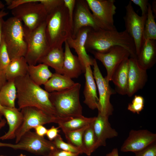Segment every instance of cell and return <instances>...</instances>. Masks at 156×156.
<instances>
[{
	"label": "cell",
	"mask_w": 156,
	"mask_h": 156,
	"mask_svg": "<svg viewBox=\"0 0 156 156\" xmlns=\"http://www.w3.org/2000/svg\"><path fill=\"white\" fill-rule=\"evenodd\" d=\"M91 29L89 27L83 28L79 31L75 38L70 36L66 40L70 48L75 50L85 71L86 66H93V63L94 59L88 54L85 47L88 34Z\"/></svg>",
	"instance_id": "obj_17"
},
{
	"label": "cell",
	"mask_w": 156,
	"mask_h": 156,
	"mask_svg": "<svg viewBox=\"0 0 156 156\" xmlns=\"http://www.w3.org/2000/svg\"><path fill=\"white\" fill-rule=\"evenodd\" d=\"M91 52L95 59L100 61L105 68L107 75L105 78L109 82L111 81L112 75L118 66L124 61L131 56L128 50L119 46L113 47L105 53Z\"/></svg>",
	"instance_id": "obj_12"
},
{
	"label": "cell",
	"mask_w": 156,
	"mask_h": 156,
	"mask_svg": "<svg viewBox=\"0 0 156 156\" xmlns=\"http://www.w3.org/2000/svg\"><path fill=\"white\" fill-rule=\"evenodd\" d=\"M152 7H151V9L153 12L154 13L155 16L156 15V1L154 0L152 2Z\"/></svg>",
	"instance_id": "obj_46"
},
{
	"label": "cell",
	"mask_w": 156,
	"mask_h": 156,
	"mask_svg": "<svg viewBox=\"0 0 156 156\" xmlns=\"http://www.w3.org/2000/svg\"><path fill=\"white\" fill-rule=\"evenodd\" d=\"M2 115L0 113V121L2 119Z\"/></svg>",
	"instance_id": "obj_52"
},
{
	"label": "cell",
	"mask_w": 156,
	"mask_h": 156,
	"mask_svg": "<svg viewBox=\"0 0 156 156\" xmlns=\"http://www.w3.org/2000/svg\"><path fill=\"white\" fill-rule=\"evenodd\" d=\"M21 111L23 115V120L16 132L15 143L19 141L26 132L39 125L53 122L58 124L62 121L61 118L49 115L34 107H25Z\"/></svg>",
	"instance_id": "obj_9"
},
{
	"label": "cell",
	"mask_w": 156,
	"mask_h": 156,
	"mask_svg": "<svg viewBox=\"0 0 156 156\" xmlns=\"http://www.w3.org/2000/svg\"><path fill=\"white\" fill-rule=\"evenodd\" d=\"M106 156H119L118 149L117 148H114L111 152L107 154Z\"/></svg>",
	"instance_id": "obj_44"
},
{
	"label": "cell",
	"mask_w": 156,
	"mask_h": 156,
	"mask_svg": "<svg viewBox=\"0 0 156 156\" xmlns=\"http://www.w3.org/2000/svg\"><path fill=\"white\" fill-rule=\"evenodd\" d=\"M129 59L124 61L118 66L111 78L115 86L116 92L121 95H126L127 92Z\"/></svg>",
	"instance_id": "obj_23"
},
{
	"label": "cell",
	"mask_w": 156,
	"mask_h": 156,
	"mask_svg": "<svg viewBox=\"0 0 156 156\" xmlns=\"http://www.w3.org/2000/svg\"><path fill=\"white\" fill-rule=\"evenodd\" d=\"M94 122L86 129L83 136L82 142L84 153L89 156L97 149L96 139L93 127Z\"/></svg>",
	"instance_id": "obj_30"
},
{
	"label": "cell",
	"mask_w": 156,
	"mask_h": 156,
	"mask_svg": "<svg viewBox=\"0 0 156 156\" xmlns=\"http://www.w3.org/2000/svg\"></svg>",
	"instance_id": "obj_53"
},
{
	"label": "cell",
	"mask_w": 156,
	"mask_h": 156,
	"mask_svg": "<svg viewBox=\"0 0 156 156\" xmlns=\"http://www.w3.org/2000/svg\"><path fill=\"white\" fill-rule=\"evenodd\" d=\"M148 80L146 70L139 65L136 58L129 59L128 87L127 95L131 97L142 89Z\"/></svg>",
	"instance_id": "obj_16"
},
{
	"label": "cell",
	"mask_w": 156,
	"mask_h": 156,
	"mask_svg": "<svg viewBox=\"0 0 156 156\" xmlns=\"http://www.w3.org/2000/svg\"><path fill=\"white\" fill-rule=\"evenodd\" d=\"M52 141L55 148L57 149L79 154L83 153L77 148L68 143L64 142L59 134Z\"/></svg>",
	"instance_id": "obj_33"
},
{
	"label": "cell",
	"mask_w": 156,
	"mask_h": 156,
	"mask_svg": "<svg viewBox=\"0 0 156 156\" xmlns=\"http://www.w3.org/2000/svg\"><path fill=\"white\" fill-rule=\"evenodd\" d=\"M76 6L71 36L73 38H75L79 31L84 27H89L94 30H108L91 13L86 1H77Z\"/></svg>",
	"instance_id": "obj_14"
},
{
	"label": "cell",
	"mask_w": 156,
	"mask_h": 156,
	"mask_svg": "<svg viewBox=\"0 0 156 156\" xmlns=\"http://www.w3.org/2000/svg\"><path fill=\"white\" fill-rule=\"evenodd\" d=\"M81 85L76 83L72 87L49 93V98L58 118L64 121L82 115V107L79 99Z\"/></svg>",
	"instance_id": "obj_5"
},
{
	"label": "cell",
	"mask_w": 156,
	"mask_h": 156,
	"mask_svg": "<svg viewBox=\"0 0 156 156\" xmlns=\"http://www.w3.org/2000/svg\"><path fill=\"white\" fill-rule=\"evenodd\" d=\"M89 125L79 129L64 133L68 143L79 149L83 153H84L82 142L83 134Z\"/></svg>",
	"instance_id": "obj_32"
},
{
	"label": "cell",
	"mask_w": 156,
	"mask_h": 156,
	"mask_svg": "<svg viewBox=\"0 0 156 156\" xmlns=\"http://www.w3.org/2000/svg\"><path fill=\"white\" fill-rule=\"evenodd\" d=\"M144 100L142 96L135 95L131 103L128 104L127 109L133 113L140 114L144 107Z\"/></svg>",
	"instance_id": "obj_35"
},
{
	"label": "cell",
	"mask_w": 156,
	"mask_h": 156,
	"mask_svg": "<svg viewBox=\"0 0 156 156\" xmlns=\"http://www.w3.org/2000/svg\"><path fill=\"white\" fill-rule=\"evenodd\" d=\"M144 40H156V24L151 9V5L149 3L148 5L147 18L144 27Z\"/></svg>",
	"instance_id": "obj_31"
},
{
	"label": "cell",
	"mask_w": 156,
	"mask_h": 156,
	"mask_svg": "<svg viewBox=\"0 0 156 156\" xmlns=\"http://www.w3.org/2000/svg\"><path fill=\"white\" fill-rule=\"evenodd\" d=\"M76 2V1L75 0H64V4L68 10L70 23L72 29L73 22V11Z\"/></svg>",
	"instance_id": "obj_38"
},
{
	"label": "cell",
	"mask_w": 156,
	"mask_h": 156,
	"mask_svg": "<svg viewBox=\"0 0 156 156\" xmlns=\"http://www.w3.org/2000/svg\"><path fill=\"white\" fill-rule=\"evenodd\" d=\"M23 26L27 45L25 57L28 65H36L50 48L46 34L45 21L33 30Z\"/></svg>",
	"instance_id": "obj_7"
},
{
	"label": "cell",
	"mask_w": 156,
	"mask_h": 156,
	"mask_svg": "<svg viewBox=\"0 0 156 156\" xmlns=\"http://www.w3.org/2000/svg\"><path fill=\"white\" fill-rule=\"evenodd\" d=\"M64 43V58L62 74L71 79L78 78L82 73H84L85 71L77 56L72 53L66 40Z\"/></svg>",
	"instance_id": "obj_20"
},
{
	"label": "cell",
	"mask_w": 156,
	"mask_h": 156,
	"mask_svg": "<svg viewBox=\"0 0 156 156\" xmlns=\"http://www.w3.org/2000/svg\"><path fill=\"white\" fill-rule=\"evenodd\" d=\"M135 153V156H156V142Z\"/></svg>",
	"instance_id": "obj_37"
},
{
	"label": "cell",
	"mask_w": 156,
	"mask_h": 156,
	"mask_svg": "<svg viewBox=\"0 0 156 156\" xmlns=\"http://www.w3.org/2000/svg\"><path fill=\"white\" fill-rule=\"evenodd\" d=\"M10 62L6 44L2 34L0 45V71L4 73L5 70Z\"/></svg>",
	"instance_id": "obj_34"
},
{
	"label": "cell",
	"mask_w": 156,
	"mask_h": 156,
	"mask_svg": "<svg viewBox=\"0 0 156 156\" xmlns=\"http://www.w3.org/2000/svg\"><path fill=\"white\" fill-rule=\"evenodd\" d=\"M125 8L126 13L123 17L125 30L134 41L137 56L144 41V29L147 15H138L134 10L131 1L125 6Z\"/></svg>",
	"instance_id": "obj_10"
},
{
	"label": "cell",
	"mask_w": 156,
	"mask_h": 156,
	"mask_svg": "<svg viewBox=\"0 0 156 156\" xmlns=\"http://www.w3.org/2000/svg\"><path fill=\"white\" fill-rule=\"evenodd\" d=\"M7 81L4 73L0 71V90Z\"/></svg>",
	"instance_id": "obj_43"
},
{
	"label": "cell",
	"mask_w": 156,
	"mask_h": 156,
	"mask_svg": "<svg viewBox=\"0 0 156 156\" xmlns=\"http://www.w3.org/2000/svg\"><path fill=\"white\" fill-rule=\"evenodd\" d=\"M28 65L24 57L11 60L4 71L7 81L14 80L17 78L25 76L28 73Z\"/></svg>",
	"instance_id": "obj_25"
},
{
	"label": "cell",
	"mask_w": 156,
	"mask_h": 156,
	"mask_svg": "<svg viewBox=\"0 0 156 156\" xmlns=\"http://www.w3.org/2000/svg\"><path fill=\"white\" fill-rule=\"evenodd\" d=\"M94 132L96 139V148L106 145L107 139L117 136L118 133L113 128L109 120V117L98 113L93 125Z\"/></svg>",
	"instance_id": "obj_18"
},
{
	"label": "cell",
	"mask_w": 156,
	"mask_h": 156,
	"mask_svg": "<svg viewBox=\"0 0 156 156\" xmlns=\"http://www.w3.org/2000/svg\"><path fill=\"white\" fill-rule=\"evenodd\" d=\"M28 74L31 80L39 86L44 85L53 74L49 66L42 63L38 65H28Z\"/></svg>",
	"instance_id": "obj_27"
},
{
	"label": "cell",
	"mask_w": 156,
	"mask_h": 156,
	"mask_svg": "<svg viewBox=\"0 0 156 156\" xmlns=\"http://www.w3.org/2000/svg\"><path fill=\"white\" fill-rule=\"evenodd\" d=\"M6 122V120L4 119H2L0 121V131L2 128L5 126Z\"/></svg>",
	"instance_id": "obj_48"
},
{
	"label": "cell",
	"mask_w": 156,
	"mask_h": 156,
	"mask_svg": "<svg viewBox=\"0 0 156 156\" xmlns=\"http://www.w3.org/2000/svg\"><path fill=\"white\" fill-rule=\"evenodd\" d=\"M96 117L88 118L83 115L73 118L57 124L63 133L77 130L89 125L94 121Z\"/></svg>",
	"instance_id": "obj_29"
},
{
	"label": "cell",
	"mask_w": 156,
	"mask_h": 156,
	"mask_svg": "<svg viewBox=\"0 0 156 156\" xmlns=\"http://www.w3.org/2000/svg\"><path fill=\"white\" fill-rule=\"evenodd\" d=\"M136 60L140 66L147 70L152 68L156 62V41L145 39Z\"/></svg>",
	"instance_id": "obj_22"
},
{
	"label": "cell",
	"mask_w": 156,
	"mask_h": 156,
	"mask_svg": "<svg viewBox=\"0 0 156 156\" xmlns=\"http://www.w3.org/2000/svg\"><path fill=\"white\" fill-rule=\"evenodd\" d=\"M17 90L14 80L7 81L0 90V103L3 107H15Z\"/></svg>",
	"instance_id": "obj_28"
},
{
	"label": "cell",
	"mask_w": 156,
	"mask_h": 156,
	"mask_svg": "<svg viewBox=\"0 0 156 156\" xmlns=\"http://www.w3.org/2000/svg\"><path fill=\"white\" fill-rule=\"evenodd\" d=\"M85 82L83 91L84 103L92 110L97 109L99 97L97 86L91 66H86L85 71Z\"/></svg>",
	"instance_id": "obj_21"
},
{
	"label": "cell",
	"mask_w": 156,
	"mask_h": 156,
	"mask_svg": "<svg viewBox=\"0 0 156 156\" xmlns=\"http://www.w3.org/2000/svg\"><path fill=\"white\" fill-rule=\"evenodd\" d=\"M60 128L52 126L50 128L47 129L46 135L50 141H53L59 135L60 131Z\"/></svg>",
	"instance_id": "obj_41"
},
{
	"label": "cell",
	"mask_w": 156,
	"mask_h": 156,
	"mask_svg": "<svg viewBox=\"0 0 156 156\" xmlns=\"http://www.w3.org/2000/svg\"><path fill=\"white\" fill-rule=\"evenodd\" d=\"M64 58L62 47L50 48L38 63L50 66L55 70V73L62 74Z\"/></svg>",
	"instance_id": "obj_24"
},
{
	"label": "cell",
	"mask_w": 156,
	"mask_h": 156,
	"mask_svg": "<svg viewBox=\"0 0 156 156\" xmlns=\"http://www.w3.org/2000/svg\"><path fill=\"white\" fill-rule=\"evenodd\" d=\"M93 76L99 94L97 108L98 113L109 117L112 114L114 110L113 106L110 101V97L116 92L110 86L109 82L103 77L95 59H93Z\"/></svg>",
	"instance_id": "obj_11"
},
{
	"label": "cell",
	"mask_w": 156,
	"mask_h": 156,
	"mask_svg": "<svg viewBox=\"0 0 156 156\" xmlns=\"http://www.w3.org/2000/svg\"><path fill=\"white\" fill-rule=\"evenodd\" d=\"M13 16L20 20L27 29L33 30L45 21L47 14L39 0H6Z\"/></svg>",
	"instance_id": "obj_4"
},
{
	"label": "cell",
	"mask_w": 156,
	"mask_h": 156,
	"mask_svg": "<svg viewBox=\"0 0 156 156\" xmlns=\"http://www.w3.org/2000/svg\"><path fill=\"white\" fill-rule=\"evenodd\" d=\"M72 79L62 74L55 73L44 85L49 93L60 91L70 88L75 83Z\"/></svg>",
	"instance_id": "obj_26"
},
{
	"label": "cell",
	"mask_w": 156,
	"mask_h": 156,
	"mask_svg": "<svg viewBox=\"0 0 156 156\" xmlns=\"http://www.w3.org/2000/svg\"><path fill=\"white\" fill-rule=\"evenodd\" d=\"M44 6L47 14L64 3V0H39Z\"/></svg>",
	"instance_id": "obj_36"
},
{
	"label": "cell",
	"mask_w": 156,
	"mask_h": 156,
	"mask_svg": "<svg viewBox=\"0 0 156 156\" xmlns=\"http://www.w3.org/2000/svg\"><path fill=\"white\" fill-rule=\"evenodd\" d=\"M35 132L38 136L44 137L46 135L47 129L43 125H39L34 128Z\"/></svg>",
	"instance_id": "obj_42"
},
{
	"label": "cell",
	"mask_w": 156,
	"mask_h": 156,
	"mask_svg": "<svg viewBox=\"0 0 156 156\" xmlns=\"http://www.w3.org/2000/svg\"><path fill=\"white\" fill-rule=\"evenodd\" d=\"M14 83L20 110L26 107H34L49 115L57 117L49 98V93L34 82L28 73L16 78Z\"/></svg>",
	"instance_id": "obj_1"
},
{
	"label": "cell",
	"mask_w": 156,
	"mask_h": 156,
	"mask_svg": "<svg viewBox=\"0 0 156 156\" xmlns=\"http://www.w3.org/2000/svg\"><path fill=\"white\" fill-rule=\"evenodd\" d=\"M0 147L24 150L36 155L43 156H48L56 148L52 141L45 139L44 137L40 136L31 130L24 133L17 143L12 144L0 142Z\"/></svg>",
	"instance_id": "obj_8"
},
{
	"label": "cell",
	"mask_w": 156,
	"mask_h": 156,
	"mask_svg": "<svg viewBox=\"0 0 156 156\" xmlns=\"http://www.w3.org/2000/svg\"><path fill=\"white\" fill-rule=\"evenodd\" d=\"M4 108V107L2 106L0 103V113L1 114L2 111Z\"/></svg>",
	"instance_id": "obj_50"
},
{
	"label": "cell",
	"mask_w": 156,
	"mask_h": 156,
	"mask_svg": "<svg viewBox=\"0 0 156 156\" xmlns=\"http://www.w3.org/2000/svg\"><path fill=\"white\" fill-rule=\"evenodd\" d=\"M78 153H71L55 148L51 151L48 156H78Z\"/></svg>",
	"instance_id": "obj_40"
},
{
	"label": "cell",
	"mask_w": 156,
	"mask_h": 156,
	"mask_svg": "<svg viewBox=\"0 0 156 156\" xmlns=\"http://www.w3.org/2000/svg\"><path fill=\"white\" fill-rule=\"evenodd\" d=\"M131 2L139 6L142 11V16L147 15L149 3L148 0H131Z\"/></svg>",
	"instance_id": "obj_39"
},
{
	"label": "cell",
	"mask_w": 156,
	"mask_h": 156,
	"mask_svg": "<svg viewBox=\"0 0 156 156\" xmlns=\"http://www.w3.org/2000/svg\"><path fill=\"white\" fill-rule=\"evenodd\" d=\"M5 7L4 4L1 1H0V10H2L4 9Z\"/></svg>",
	"instance_id": "obj_49"
},
{
	"label": "cell",
	"mask_w": 156,
	"mask_h": 156,
	"mask_svg": "<svg viewBox=\"0 0 156 156\" xmlns=\"http://www.w3.org/2000/svg\"><path fill=\"white\" fill-rule=\"evenodd\" d=\"M119 46L130 52L131 57L136 58L135 45L132 38L125 30L92 29L89 32L85 44L86 49L100 53L107 52L112 47Z\"/></svg>",
	"instance_id": "obj_2"
},
{
	"label": "cell",
	"mask_w": 156,
	"mask_h": 156,
	"mask_svg": "<svg viewBox=\"0 0 156 156\" xmlns=\"http://www.w3.org/2000/svg\"><path fill=\"white\" fill-rule=\"evenodd\" d=\"M8 13L5 12L4 9L1 10L0 11V18H3L7 15Z\"/></svg>",
	"instance_id": "obj_47"
},
{
	"label": "cell",
	"mask_w": 156,
	"mask_h": 156,
	"mask_svg": "<svg viewBox=\"0 0 156 156\" xmlns=\"http://www.w3.org/2000/svg\"><path fill=\"white\" fill-rule=\"evenodd\" d=\"M89 9L96 18L108 30L116 29L114 16L116 7L114 0H86Z\"/></svg>",
	"instance_id": "obj_13"
},
{
	"label": "cell",
	"mask_w": 156,
	"mask_h": 156,
	"mask_svg": "<svg viewBox=\"0 0 156 156\" xmlns=\"http://www.w3.org/2000/svg\"><path fill=\"white\" fill-rule=\"evenodd\" d=\"M4 20L3 18H0V45L1 43L2 37V26Z\"/></svg>",
	"instance_id": "obj_45"
},
{
	"label": "cell",
	"mask_w": 156,
	"mask_h": 156,
	"mask_svg": "<svg viewBox=\"0 0 156 156\" xmlns=\"http://www.w3.org/2000/svg\"><path fill=\"white\" fill-rule=\"evenodd\" d=\"M156 134L147 129L131 130L121 146L123 152H132L134 153L156 142Z\"/></svg>",
	"instance_id": "obj_15"
},
{
	"label": "cell",
	"mask_w": 156,
	"mask_h": 156,
	"mask_svg": "<svg viewBox=\"0 0 156 156\" xmlns=\"http://www.w3.org/2000/svg\"><path fill=\"white\" fill-rule=\"evenodd\" d=\"M2 34L11 60L25 57L27 45L23 24L20 20L12 16L6 21L4 20L2 26Z\"/></svg>",
	"instance_id": "obj_6"
},
{
	"label": "cell",
	"mask_w": 156,
	"mask_h": 156,
	"mask_svg": "<svg viewBox=\"0 0 156 156\" xmlns=\"http://www.w3.org/2000/svg\"><path fill=\"white\" fill-rule=\"evenodd\" d=\"M6 118L9 128L8 132L0 137V140H5L15 138L16 132L21 126L23 116L21 110L16 107H4L1 113Z\"/></svg>",
	"instance_id": "obj_19"
},
{
	"label": "cell",
	"mask_w": 156,
	"mask_h": 156,
	"mask_svg": "<svg viewBox=\"0 0 156 156\" xmlns=\"http://www.w3.org/2000/svg\"><path fill=\"white\" fill-rule=\"evenodd\" d=\"M0 156H4V155H1ZM18 156H26V155H24L23 154H21L20 155H19Z\"/></svg>",
	"instance_id": "obj_51"
},
{
	"label": "cell",
	"mask_w": 156,
	"mask_h": 156,
	"mask_svg": "<svg viewBox=\"0 0 156 156\" xmlns=\"http://www.w3.org/2000/svg\"><path fill=\"white\" fill-rule=\"evenodd\" d=\"M45 22L46 34L50 48L62 47L72 36V28L64 3L47 14Z\"/></svg>",
	"instance_id": "obj_3"
}]
</instances>
